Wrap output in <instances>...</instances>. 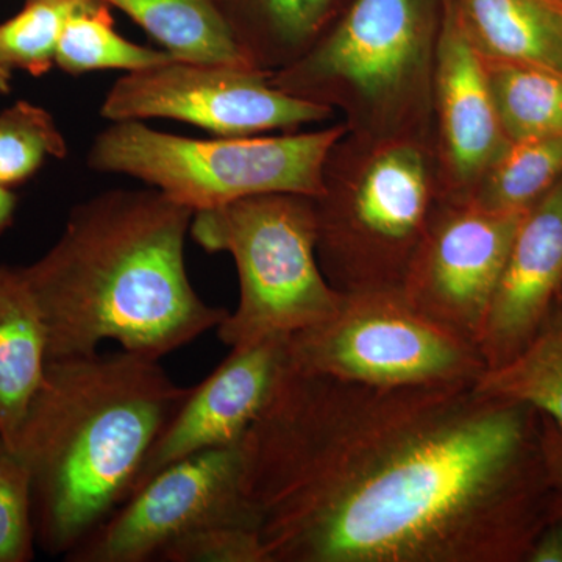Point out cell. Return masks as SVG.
Masks as SVG:
<instances>
[{
  "label": "cell",
  "mask_w": 562,
  "mask_h": 562,
  "mask_svg": "<svg viewBox=\"0 0 562 562\" xmlns=\"http://www.w3.org/2000/svg\"><path fill=\"white\" fill-rule=\"evenodd\" d=\"M36 547L29 473L0 443V562L31 561Z\"/></svg>",
  "instance_id": "cell-25"
},
{
  "label": "cell",
  "mask_w": 562,
  "mask_h": 562,
  "mask_svg": "<svg viewBox=\"0 0 562 562\" xmlns=\"http://www.w3.org/2000/svg\"><path fill=\"white\" fill-rule=\"evenodd\" d=\"M68 155V143L54 116L35 103L18 101L0 111V187L24 184L44 162Z\"/></svg>",
  "instance_id": "cell-23"
},
{
  "label": "cell",
  "mask_w": 562,
  "mask_h": 562,
  "mask_svg": "<svg viewBox=\"0 0 562 562\" xmlns=\"http://www.w3.org/2000/svg\"><path fill=\"white\" fill-rule=\"evenodd\" d=\"M561 299L562 180L520 217L476 344L486 371L517 357Z\"/></svg>",
  "instance_id": "cell-14"
},
{
  "label": "cell",
  "mask_w": 562,
  "mask_h": 562,
  "mask_svg": "<svg viewBox=\"0 0 562 562\" xmlns=\"http://www.w3.org/2000/svg\"><path fill=\"white\" fill-rule=\"evenodd\" d=\"M90 0H25L20 13L0 24V61L33 77L55 66L66 22Z\"/></svg>",
  "instance_id": "cell-24"
},
{
  "label": "cell",
  "mask_w": 562,
  "mask_h": 562,
  "mask_svg": "<svg viewBox=\"0 0 562 562\" xmlns=\"http://www.w3.org/2000/svg\"><path fill=\"white\" fill-rule=\"evenodd\" d=\"M101 116L111 122H188L214 135L235 138L272 131L297 132L331 121L336 113L280 91L266 70L171 58L125 74L106 92Z\"/></svg>",
  "instance_id": "cell-9"
},
{
  "label": "cell",
  "mask_w": 562,
  "mask_h": 562,
  "mask_svg": "<svg viewBox=\"0 0 562 562\" xmlns=\"http://www.w3.org/2000/svg\"><path fill=\"white\" fill-rule=\"evenodd\" d=\"M522 214L443 201L402 288L409 305L476 347Z\"/></svg>",
  "instance_id": "cell-11"
},
{
  "label": "cell",
  "mask_w": 562,
  "mask_h": 562,
  "mask_svg": "<svg viewBox=\"0 0 562 562\" xmlns=\"http://www.w3.org/2000/svg\"><path fill=\"white\" fill-rule=\"evenodd\" d=\"M14 70L0 61V95L10 94Z\"/></svg>",
  "instance_id": "cell-30"
},
{
  "label": "cell",
  "mask_w": 562,
  "mask_h": 562,
  "mask_svg": "<svg viewBox=\"0 0 562 562\" xmlns=\"http://www.w3.org/2000/svg\"><path fill=\"white\" fill-rule=\"evenodd\" d=\"M127 14L176 60L254 66L233 38L220 0H103Z\"/></svg>",
  "instance_id": "cell-18"
},
{
  "label": "cell",
  "mask_w": 562,
  "mask_h": 562,
  "mask_svg": "<svg viewBox=\"0 0 562 562\" xmlns=\"http://www.w3.org/2000/svg\"><path fill=\"white\" fill-rule=\"evenodd\" d=\"M243 453L266 562H525L562 513L542 414L475 383L284 364Z\"/></svg>",
  "instance_id": "cell-1"
},
{
  "label": "cell",
  "mask_w": 562,
  "mask_h": 562,
  "mask_svg": "<svg viewBox=\"0 0 562 562\" xmlns=\"http://www.w3.org/2000/svg\"><path fill=\"white\" fill-rule=\"evenodd\" d=\"M443 194L431 138L346 132L313 198L322 272L341 294L402 291Z\"/></svg>",
  "instance_id": "cell-4"
},
{
  "label": "cell",
  "mask_w": 562,
  "mask_h": 562,
  "mask_svg": "<svg viewBox=\"0 0 562 562\" xmlns=\"http://www.w3.org/2000/svg\"><path fill=\"white\" fill-rule=\"evenodd\" d=\"M432 144L447 201H469L509 146L486 65L447 0L432 80Z\"/></svg>",
  "instance_id": "cell-12"
},
{
  "label": "cell",
  "mask_w": 562,
  "mask_h": 562,
  "mask_svg": "<svg viewBox=\"0 0 562 562\" xmlns=\"http://www.w3.org/2000/svg\"><path fill=\"white\" fill-rule=\"evenodd\" d=\"M47 366V335L22 268L0 265V442L11 449Z\"/></svg>",
  "instance_id": "cell-16"
},
{
  "label": "cell",
  "mask_w": 562,
  "mask_h": 562,
  "mask_svg": "<svg viewBox=\"0 0 562 562\" xmlns=\"http://www.w3.org/2000/svg\"><path fill=\"white\" fill-rule=\"evenodd\" d=\"M110 9L103 0H90L69 18L55 55L57 68L69 76L94 70L133 72L173 58L168 52L139 46L120 35Z\"/></svg>",
  "instance_id": "cell-21"
},
{
  "label": "cell",
  "mask_w": 562,
  "mask_h": 562,
  "mask_svg": "<svg viewBox=\"0 0 562 562\" xmlns=\"http://www.w3.org/2000/svg\"><path fill=\"white\" fill-rule=\"evenodd\" d=\"M543 453L553 486L562 495V428L549 417L542 416Z\"/></svg>",
  "instance_id": "cell-28"
},
{
  "label": "cell",
  "mask_w": 562,
  "mask_h": 562,
  "mask_svg": "<svg viewBox=\"0 0 562 562\" xmlns=\"http://www.w3.org/2000/svg\"><path fill=\"white\" fill-rule=\"evenodd\" d=\"M294 371L376 387L473 384L486 371L471 342L414 310L402 291L344 294L328 319L284 341Z\"/></svg>",
  "instance_id": "cell-8"
},
{
  "label": "cell",
  "mask_w": 562,
  "mask_h": 562,
  "mask_svg": "<svg viewBox=\"0 0 562 562\" xmlns=\"http://www.w3.org/2000/svg\"><path fill=\"white\" fill-rule=\"evenodd\" d=\"M484 61L549 70L562 79V7L549 0H447Z\"/></svg>",
  "instance_id": "cell-15"
},
{
  "label": "cell",
  "mask_w": 562,
  "mask_h": 562,
  "mask_svg": "<svg viewBox=\"0 0 562 562\" xmlns=\"http://www.w3.org/2000/svg\"><path fill=\"white\" fill-rule=\"evenodd\" d=\"M475 386L530 405L562 428V299L530 344L501 368L484 371Z\"/></svg>",
  "instance_id": "cell-19"
},
{
  "label": "cell",
  "mask_w": 562,
  "mask_h": 562,
  "mask_svg": "<svg viewBox=\"0 0 562 562\" xmlns=\"http://www.w3.org/2000/svg\"><path fill=\"white\" fill-rule=\"evenodd\" d=\"M162 562H266L260 532L249 525L222 524L190 532L158 554Z\"/></svg>",
  "instance_id": "cell-26"
},
{
  "label": "cell",
  "mask_w": 562,
  "mask_h": 562,
  "mask_svg": "<svg viewBox=\"0 0 562 562\" xmlns=\"http://www.w3.org/2000/svg\"><path fill=\"white\" fill-rule=\"evenodd\" d=\"M495 110L509 143L562 136V79L549 70L484 61Z\"/></svg>",
  "instance_id": "cell-20"
},
{
  "label": "cell",
  "mask_w": 562,
  "mask_h": 562,
  "mask_svg": "<svg viewBox=\"0 0 562 562\" xmlns=\"http://www.w3.org/2000/svg\"><path fill=\"white\" fill-rule=\"evenodd\" d=\"M18 198L10 188L0 187V235L13 224Z\"/></svg>",
  "instance_id": "cell-29"
},
{
  "label": "cell",
  "mask_w": 562,
  "mask_h": 562,
  "mask_svg": "<svg viewBox=\"0 0 562 562\" xmlns=\"http://www.w3.org/2000/svg\"><path fill=\"white\" fill-rule=\"evenodd\" d=\"M562 180V136L509 143L469 201L502 213H525Z\"/></svg>",
  "instance_id": "cell-22"
},
{
  "label": "cell",
  "mask_w": 562,
  "mask_h": 562,
  "mask_svg": "<svg viewBox=\"0 0 562 562\" xmlns=\"http://www.w3.org/2000/svg\"><path fill=\"white\" fill-rule=\"evenodd\" d=\"M446 0H351L271 83L341 114L369 138H431L432 80Z\"/></svg>",
  "instance_id": "cell-5"
},
{
  "label": "cell",
  "mask_w": 562,
  "mask_h": 562,
  "mask_svg": "<svg viewBox=\"0 0 562 562\" xmlns=\"http://www.w3.org/2000/svg\"><path fill=\"white\" fill-rule=\"evenodd\" d=\"M549 2L557 3V5L562 7V0H549Z\"/></svg>",
  "instance_id": "cell-31"
},
{
  "label": "cell",
  "mask_w": 562,
  "mask_h": 562,
  "mask_svg": "<svg viewBox=\"0 0 562 562\" xmlns=\"http://www.w3.org/2000/svg\"><path fill=\"white\" fill-rule=\"evenodd\" d=\"M525 562H562V513L542 528Z\"/></svg>",
  "instance_id": "cell-27"
},
{
  "label": "cell",
  "mask_w": 562,
  "mask_h": 562,
  "mask_svg": "<svg viewBox=\"0 0 562 562\" xmlns=\"http://www.w3.org/2000/svg\"><path fill=\"white\" fill-rule=\"evenodd\" d=\"M243 441L162 469L65 558L70 562L157 561L162 549L213 525L257 528L244 497Z\"/></svg>",
  "instance_id": "cell-10"
},
{
  "label": "cell",
  "mask_w": 562,
  "mask_h": 562,
  "mask_svg": "<svg viewBox=\"0 0 562 562\" xmlns=\"http://www.w3.org/2000/svg\"><path fill=\"white\" fill-rule=\"evenodd\" d=\"M0 443H2V442H0Z\"/></svg>",
  "instance_id": "cell-32"
},
{
  "label": "cell",
  "mask_w": 562,
  "mask_h": 562,
  "mask_svg": "<svg viewBox=\"0 0 562 562\" xmlns=\"http://www.w3.org/2000/svg\"><path fill=\"white\" fill-rule=\"evenodd\" d=\"M351 0H220L246 60L276 72L299 60L327 33Z\"/></svg>",
  "instance_id": "cell-17"
},
{
  "label": "cell",
  "mask_w": 562,
  "mask_h": 562,
  "mask_svg": "<svg viewBox=\"0 0 562 562\" xmlns=\"http://www.w3.org/2000/svg\"><path fill=\"white\" fill-rule=\"evenodd\" d=\"M284 341L272 338L233 347L202 383L192 386L147 453L131 495L173 462L241 442L286 364Z\"/></svg>",
  "instance_id": "cell-13"
},
{
  "label": "cell",
  "mask_w": 562,
  "mask_h": 562,
  "mask_svg": "<svg viewBox=\"0 0 562 562\" xmlns=\"http://www.w3.org/2000/svg\"><path fill=\"white\" fill-rule=\"evenodd\" d=\"M190 233L206 251H225L239 277V303L221 322L225 346L288 338L338 312L344 294L325 279L316 251L313 198L254 195L195 211Z\"/></svg>",
  "instance_id": "cell-6"
},
{
  "label": "cell",
  "mask_w": 562,
  "mask_h": 562,
  "mask_svg": "<svg viewBox=\"0 0 562 562\" xmlns=\"http://www.w3.org/2000/svg\"><path fill=\"white\" fill-rule=\"evenodd\" d=\"M161 360L121 350L47 361L10 452L32 490L36 546L66 558L127 501L190 394Z\"/></svg>",
  "instance_id": "cell-3"
},
{
  "label": "cell",
  "mask_w": 562,
  "mask_h": 562,
  "mask_svg": "<svg viewBox=\"0 0 562 562\" xmlns=\"http://www.w3.org/2000/svg\"><path fill=\"white\" fill-rule=\"evenodd\" d=\"M194 211L155 188L111 190L70 211L60 238L22 266L47 335V361L114 341L161 360L220 327L227 310L192 288L184 244Z\"/></svg>",
  "instance_id": "cell-2"
},
{
  "label": "cell",
  "mask_w": 562,
  "mask_h": 562,
  "mask_svg": "<svg viewBox=\"0 0 562 562\" xmlns=\"http://www.w3.org/2000/svg\"><path fill=\"white\" fill-rule=\"evenodd\" d=\"M342 121L280 136L195 139L154 131L143 121L111 122L88 154V168L133 177L192 211L272 194L316 198Z\"/></svg>",
  "instance_id": "cell-7"
}]
</instances>
